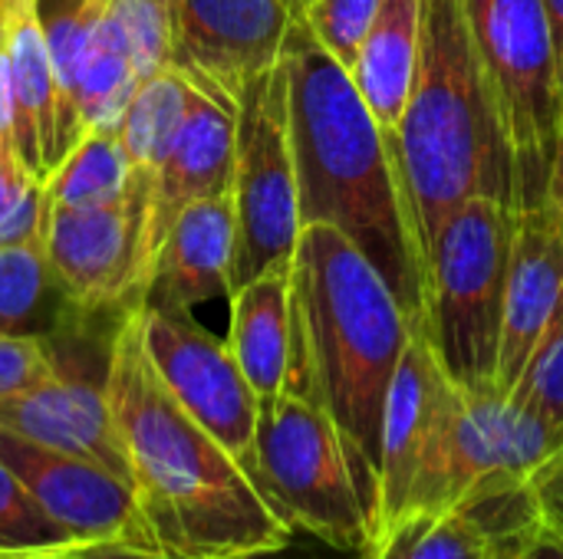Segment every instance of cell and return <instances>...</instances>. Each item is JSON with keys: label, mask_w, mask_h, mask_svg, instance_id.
I'll use <instances>...</instances> for the list:
<instances>
[{"label": "cell", "mask_w": 563, "mask_h": 559, "mask_svg": "<svg viewBox=\"0 0 563 559\" xmlns=\"http://www.w3.org/2000/svg\"><path fill=\"white\" fill-rule=\"evenodd\" d=\"M106 392L132 494L165 554L241 559L294 544V527L267 504L247 468L162 382L142 346L139 310L112 343Z\"/></svg>", "instance_id": "cell-1"}, {"label": "cell", "mask_w": 563, "mask_h": 559, "mask_svg": "<svg viewBox=\"0 0 563 559\" xmlns=\"http://www.w3.org/2000/svg\"><path fill=\"white\" fill-rule=\"evenodd\" d=\"M290 145L300 224H333L389 283L412 326H426L419 260L379 122L343 69L307 30L300 10L284 40Z\"/></svg>", "instance_id": "cell-2"}, {"label": "cell", "mask_w": 563, "mask_h": 559, "mask_svg": "<svg viewBox=\"0 0 563 559\" xmlns=\"http://www.w3.org/2000/svg\"><path fill=\"white\" fill-rule=\"evenodd\" d=\"M290 313L294 349L284 389L323 402L373 514L383 412L416 326L379 270L333 224L300 227Z\"/></svg>", "instance_id": "cell-3"}, {"label": "cell", "mask_w": 563, "mask_h": 559, "mask_svg": "<svg viewBox=\"0 0 563 559\" xmlns=\"http://www.w3.org/2000/svg\"><path fill=\"white\" fill-rule=\"evenodd\" d=\"M383 138L422 267L439 227L468 198H495L518 211L515 158L462 0H426L416 82L399 125Z\"/></svg>", "instance_id": "cell-4"}, {"label": "cell", "mask_w": 563, "mask_h": 559, "mask_svg": "<svg viewBox=\"0 0 563 559\" xmlns=\"http://www.w3.org/2000/svg\"><path fill=\"white\" fill-rule=\"evenodd\" d=\"M518 211L468 198L439 227L426 260V336L455 385L498 392V346Z\"/></svg>", "instance_id": "cell-5"}, {"label": "cell", "mask_w": 563, "mask_h": 559, "mask_svg": "<svg viewBox=\"0 0 563 559\" xmlns=\"http://www.w3.org/2000/svg\"><path fill=\"white\" fill-rule=\"evenodd\" d=\"M247 474L294 534L303 530L343 554H363L369 544V501L320 399L300 389L261 399Z\"/></svg>", "instance_id": "cell-6"}, {"label": "cell", "mask_w": 563, "mask_h": 559, "mask_svg": "<svg viewBox=\"0 0 563 559\" xmlns=\"http://www.w3.org/2000/svg\"><path fill=\"white\" fill-rule=\"evenodd\" d=\"M462 10L515 158L518 211H534L563 135L561 63L544 0H462Z\"/></svg>", "instance_id": "cell-7"}, {"label": "cell", "mask_w": 563, "mask_h": 559, "mask_svg": "<svg viewBox=\"0 0 563 559\" xmlns=\"http://www.w3.org/2000/svg\"><path fill=\"white\" fill-rule=\"evenodd\" d=\"M563 438L538 415L498 392L452 389L406 497V514L511 504Z\"/></svg>", "instance_id": "cell-8"}, {"label": "cell", "mask_w": 563, "mask_h": 559, "mask_svg": "<svg viewBox=\"0 0 563 559\" xmlns=\"http://www.w3.org/2000/svg\"><path fill=\"white\" fill-rule=\"evenodd\" d=\"M234 260L231 293L267 270H287L300 237V194L290 145L284 59L247 82L238 99L234 148Z\"/></svg>", "instance_id": "cell-9"}, {"label": "cell", "mask_w": 563, "mask_h": 559, "mask_svg": "<svg viewBox=\"0 0 563 559\" xmlns=\"http://www.w3.org/2000/svg\"><path fill=\"white\" fill-rule=\"evenodd\" d=\"M152 175L132 171L122 198L89 208H46L40 241L69 300L86 313H132L142 306L148 254Z\"/></svg>", "instance_id": "cell-10"}, {"label": "cell", "mask_w": 563, "mask_h": 559, "mask_svg": "<svg viewBox=\"0 0 563 559\" xmlns=\"http://www.w3.org/2000/svg\"><path fill=\"white\" fill-rule=\"evenodd\" d=\"M139 333L168 392L247 468L261 399L244 379L228 339L205 329L195 313L155 306H139Z\"/></svg>", "instance_id": "cell-11"}, {"label": "cell", "mask_w": 563, "mask_h": 559, "mask_svg": "<svg viewBox=\"0 0 563 559\" xmlns=\"http://www.w3.org/2000/svg\"><path fill=\"white\" fill-rule=\"evenodd\" d=\"M172 66L195 86L241 99L251 79L280 63L297 16L290 0H168Z\"/></svg>", "instance_id": "cell-12"}, {"label": "cell", "mask_w": 563, "mask_h": 559, "mask_svg": "<svg viewBox=\"0 0 563 559\" xmlns=\"http://www.w3.org/2000/svg\"><path fill=\"white\" fill-rule=\"evenodd\" d=\"M0 461L20 478L40 511L66 534L79 540L122 537L155 544L142 521L132 484L109 468L82 455L46 448L7 428H0Z\"/></svg>", "instance_id": "cell-13"}, {"label": "cell", "mask_w": 563, "mask_h": 559, "mask_svg": "<svg viewBox=\"0 0 563 559\" xmlns=\"http://www.w3.org/2000/svg\"><path fill=\"white\" fill-rule=\"evenodd\" d=\"M455 382L442 369L426 329H412L406 356L393 376L386 412H383V441H379V471L373 494V534L386 530L402 517L406 497L416 484V474L426 461L435 425L445 412Z\"/></svg>", "instance_id": "cell-14"}, {"label": "cell", "mask_w": 563, "mask_h": 559, "mask_svg": "<svg viewBox=\"0 0 563 559\" xmlns=\"http://www.w3.org/2000/svg\"><path fill=\"white\" fill-rule=\"evenodd\" d=\"M563 310V234L548 211H518V231L511 247L501 346H498V395H511L521 382L531 356L544 343Z\"/></svg>", "instance_id": "cell-15"}, {"label": "cell", "mask_w": 563, "mask_h": 559, "mask_svg": "<svg viewBox=\"0 0 563 559\" xmlns=\"http://www.w3.org/2000/svg\"><path fill=\"white\" fill-rule=\"evenodd\" d=\"M195 86V82H191ZM238 148V102L214 89H191L188 115L152 178L148 254L162 247L178 214L211 194L231 191Z\"/></svg>", "instance_id": "cell-16"}, {"label": "cell", "mask_w": 563, "mask_h": 559, "mask_svg": "<svg viewBox=\"0 0 563 559\" xmlns=\"http://www.w3.org/2000/svg\"><path fill=\"white\" fill-rule=\"evenodd\" d=\"M234 198L231 191L188 204L155 250L142 306L195 313L214 300H231Z\"/></svg>", "instance_id": "cell-17"}, {"label": "cell", "mask_w": 563, "mask_h": 559, "mask_svg": "<svg viewBox=\"0 0 563 559\" xmlns=\"http://www.w3.org/2000/svg\"><path fill=\"white\" fill-rule=\"evenodd\" d=\"M534 521L531 501L501 507L406 514L373 534L360 559H495L505 540Z\"/></svg>", "instance_id": "cell-18"}, {"label": "cell", "mask_w": 563, "mask_h": 559, "mask_svg": "<svg viewBox=\"0 0 563 559\" xmlns=\"http://www.w3.org/2000/svg\"><path fill=\"white\" fill-rule=\"evenodd\" d=\"M7 53L13 86V152L16 161L43 185L53 171L56 142V79L40 20V3L10 7Z\"/></svg>", "instance_id": "cell-19"}, {"label": "cell", "mask_w": 563, "mask_h": 559, "mask_svg": "<svg viewBox=\"0 0 563 559\" xmlns=\"http://www.w3.org/2000/svg\"><path fill=\"white\" fill-rule=\"evenodd\" d=\"M228 346L257 399H271L287 385L294 349L290 267L267 270L231 293Z\"/></svg>", "instance_id": "cell-20"}, {"label": "cell", "mask_w": 563, "mask_h": 559, "mask_svg": "<svg viewBox=\"0 0 563 559\" xmlns=\"http://www.w3.org/2000/svg\"><path fill=\"white\" fill-rule=\"evenodd\" d=\"M422 7L426 0H379L376 20L350 66L353 86L366 109L389 135L409 102L419 49H422Z\"/></svg>", "instance_id": "cell-21"}, {"label": "cell", "mask_w": 563, "mask_h": 559, "mask_svg": "<svg viewBox=\"0 0 563 559\" xmlns=\"http://www.w3.org/2000/svg\"><path fill=\"white\" fill-rule=\"evenodd\" d=\"M76 313L40 234L0 244V336L46 339Z\"/></svg>", "instance_id": "cell-22"}, {"label": "cell", "mask_w": 563, "mask_h": 559, "mask_svg": "<svg viewBox=\"0 0 563 559\" xmlns=\"http://www.w3.org/2000/svg\"><path fill=\"white\" fill-rule=\"evenodd\" d=\"M139 82L142 79L135 76L122 26L109 0H92L89 33H86V49H82V66H79V92H76L82 135L96 128L115 132Z\"/></svg>", "instance_id": "cell-23"}, {"label": "cell", "mask_w": 563, "mask_h": 559, "mask_svg": "<svg viewBox=\"0 0 563 559\" xmlns=\"http://www.w3.org/2000/svg\"><path fill=\"white\" fill-rule=\"evenodd\" d=\"M191 89H195L191 79L175 66H165L162 72L139 82V89L115 128L132 171L155 178L158 165L165 161L175 135L188 115Z\"/></svg>", "instance_id": "cell-24"}, {"label": "cell", "mask_w": 563, "mask_h": 559, "mask_svg": "<svg viewBox=\"0 0 563 559\" xmlns=\"http://www.w3.org/2000/svg\"><path fill=\"white\" fill-rule=\"evenodd\" d=\"M129 178H132V165L119 135L109 128H96L86 132L76 142V148L43 181V204L46 208L106 204L125 194Z\"/></svg>", "instance_id": "cell-25"}, {"label": "cell", "mask_w": 563, "mask_h": 559, "mask_svg": "<svg viewBox=\"0 0 563 559\" xmlns=\"http://www.w3.org/2000/svg\"><path fill=\"white\" fill-rule=\"evenodd\" d=\"M0 544L13 550H63L79 544L56 521H49L40 504L26 494L20 478L0 461Z\"/></svg>", "instance_id": "cell-26"}, {"label": "cell", "mask_w": 563, "mask_h": 559, "mask_svg": "<svg viewBox=\"0 0 563 559\" xmlns=\"http://www.w3.org/2000/svg\"><path fill=\"white\" fill-rule=\"evenodd\" d=\"M135 76L148 79L155 72H162L165 66H172V13H168V0H109Z\"/></svg>", "instance_id": "cell-27"}, {"label": "cell", "mask_w": 563, "mask_h": 559, "mask_svg": "<svg viewBox=\"0 0 563 559\" xmlns=\"http://www.w3.org/2000/svg\"><path fill=\"white\" fill-rule=\"evenodd\" d=\"M508 399L548 422L563 438V310Z\"/></svg>", "instance_id": "cell-28"}, {"label": "cell", "mask_w": 563, "mask_h": 559, "mask_svg": "<svg viewBox=\"0 0 563 559\" xmlns=\"http://www.w3.org/2000/svg\"><path fill=\"white\" fill-rule=\"evenodd\" d=\"M297 10L307 30L320 40V46L343 69H350L376 20L379 0H307Z\"/></svg>", "instance_id": "cell-29"}, {"label": "cell", "mask_w": 563, "mask_h": 559, "mask_svg": "<svg viewBox=\"0 0 563 559\" xmlns=\"http://www.w3.org/2000/svg\"><path fill=\"white\" fill-rule=\"evenodd\" d=\"M43 217V185L16 161L10 148H0V244L36 237Z\"/></svg>", "instance_id": "cell-30"}, {"label": "cell", "mask_w": 563, "mask_h": 559, "mask_svg": "<svg viewBox=\"0 0 563 559\" xmlns=\"http://www.w3.org/2000/svg\"><path fill=\"white\" fill-rule=\"evenodd\" d=\"M49 376V356L40 339L0 336V399L33 389Z\"/></svg>", "instance_id": "cell-31"}, {"label": "cell", "mask_w": 563, "mask_h": 559, "mask_svg": "<svg viewBox=\"0 0 563 559\" xmlns=\"http://www.w3.org/2000/svg\"><path fill=\"white\" fill-rule=\"evenodd\" d=\"M528 497L541 527L563 540V445L528 481Z\"/></svg>", "instance_id": "cell-32"}, {"label": "cell", "mask_w": 563, "mask_h": 559, "mask_svg": "<svg viewBox=\"0 0 563 559\" xmlns=\"http://www.w3.org/2000/svg\"><path fill=\"white\" fill-rule=\"evenodd\" d=\"M36 559H175L165 554L158 544H145V540H79L73 547L63 550H49Z\"/></svg>", "instance_id": "cell-33"}, {"label": "cell", "mask_w": 563, "mask_h": 559, "mask_svg": "<svg viewBox=\"0 0 563 559\" xmlns=\"http://www.w3.org/2000/svg\"><path fill=\"white\" fill-rule=\"evenodd\" d=\"M0 148H10L13 152V86H10L7 23L0 26Z\"/></svg>", "instance_id": "cell-34"}, {"label": "cell", "mask_w": 563, "mask_h": 559, "mask_svg": "<svg viewBox=\"0 0 563 559\" xmlns=\"http://www.w3.org/2000/svg\"><path fill=\"white\" fill-rule=\"evenodd\" d=\"M518 554L521 559H563V540L548 527H541L534 517L518 537Z\"/></svg>", "instance_id": "cell-35"}, {"label": "cell", "mask_w": 563, "mask_h": 559, "mask_svg": "<svg viewBox=\"0 0 563 559\" xmlns=\"http://www.w3.org/2000/svg\"><path fill=\"white\" fill-rule=\"evenodd\" d=\"M544 204H548V211L554 214V221H558V227H561V234H563V135H561V142H558L554 165H551V178H548Z\"/></svg>", "instance_id": "cell-36"}, {"label": "cell", "mask_w": 563, "mask_h": 559, "mask_svg": "<svg viewBox=\"0 0 563 559\" xmlns=\"http://www.w3.org/2000/svg\"><path fill=\"white\" fill-rule=\"evenodd\" d=\"M544 13H548V23H551V36H554V49H558L563 82V0H544Z\"/></svg>", "instance_id": "cell-37"}, {"label": "cell", "mask_w": 563, "mask_h": 559, "mask_svg": "<svg viewBox=\"0 0 563 559\" xmlns=\"http://www.w3.org/2000/svg\"><path fill=\"white\" fill-rule=\"evenodd\" d=\"M518 537H521V534H515L511 540H505L501 550L495 554V559H521V554H518Z\"/></svg>", "instance_id": "cell-38"}, {"label": "cell", "mask_w": 563, "mask_h": 559, "mask_svg": "<svg viewBox=\"0 0 563 559\" xmlns=\"http://www.w3.org/2000/svg\"><path fill=\"white\" fill-rule=\"evenodd\" d=\"M241 559H303V557H294V550H290V544H287V547H280V550H267V554H254V557H241Z\"/></svg>", "instance_id": "cell-39"}, {"label": "cell", "mask_w": 563, "mask_h": 559, "mask_svg": "<svg viewBox=\"0 0 563 559\" xmlns=\"http://www.w3.org/2000/svg\"><path fill=\"white\" fill-rule=\"evenodd\" d=\"M49 554V550H46ZM43 557L40 550H10V547H0V559H36Z\"/></svg>", "instance_id": "cell-40"}, {"label": "cell", "mask_w": 563, "mask_h": 559, "mask_svg": "<svg viewBox=\"0 0 563 559\" xmlns=\"http://www.w3.org/2000/svg\"><path fill=\"white\" fill-rule=\"evenodd\" d=\"M26 3H40V0H10V7H26Z\"/></svg>", "instance_id": "cell-41"}, {"label": "cell", "mask_w": 563, "mask_h": 559, "mask_svg": "<svg viewBox=\"0 0 563 559\" xmlns=\"http://www.w3.org/2000/svg\"><path fill=\"white\" fill-rule=\"evenodd\" d=\"M290 3H294V7H303V3H307V0H290Z\"/></svg>", "instance_id": "cell-42"}, {"label": "cell", "mask_w": 563, "mask_h": 559, "mask_svg": "<svg viewBox=\"0 0 563 559\" xmlns=\"http://www.w3.org/2000/svg\"><path fill=\"white\" fill-rule=\"evenodd\" d=\"M0 547H3V544H0ZM10 550H13V547H10Z\"/></svg>", "instance_id": "cell-43"}]
</instances>
